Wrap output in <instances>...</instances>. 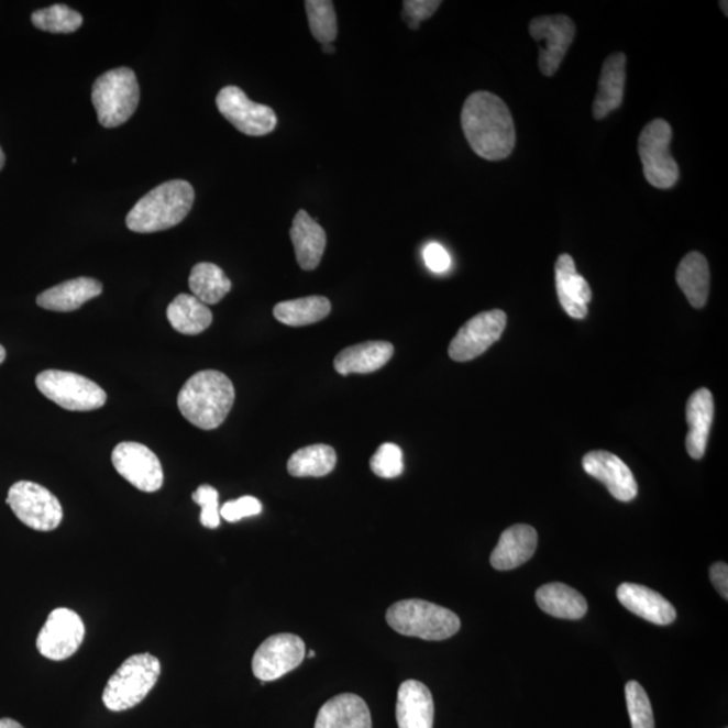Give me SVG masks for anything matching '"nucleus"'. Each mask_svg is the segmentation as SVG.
I'll use <instances>...</instances> for the list:
<instances>
[{
	"label": "nucleus",
	"mask_w": 728,
	"mask_h": 728,
	"mask_svg": "<svg viewBox=\"0 0 728 728\" xmlns=\"http://www.w3.org/2000/svg\"><path fill=\"white\" fill-rule=\"evenodd\" d=\"M462 128L471 148L483 159L503 161L515 151V121L497 95L471 93L463 106Z\"/></svg>",
	"instance_id": "nucleus-1"
},
{
	"label": "nucleus",
	"mask_w": 728,
	"mask_h": 728,
	"mask_svg": "<svg viewBox=\"0 0 728 728\" xmlns=\"http://www.w3.org/2000/svg\"><path fill=\"white\" fill-rule=\"evenodd\" d=\"M234 402V385L227 375L214 369L195 374L177 397L181 415L202 431L222 426Z\"/></svg>",
	"instance_id": "nucleus-2"
},
{
	"label": "nucleus",
	"mask_w": 728,
	"mask_h": 728,
	"mask_svg": "<svg viewBox=\"0 0 728 728\" xmlns=\"http://www.w3.org/2000/svg\"><path fill=\"white\" fill-rule=\"evenodd\" d=\"M195 189L184 180L158 185L136 202L126 218L129 230L152 234L180 224L192 210Z\"/></svg>",
	"instance_id": "nucleus-3"
},
{
	"label": "nucleus",
	"mask_w": 728,
	"mask_h": 728,
	"mask_svg": "<svg viewBox=\"0 0 728 728\" xmlns=\"http://www.w3.org/2000/svg\"><path fill=\"white\" fill-rule=\"evenodd\" d=\"M386 620L399 635L426 641L449 640L461 630V619L455 613L420 599L394 603L386 613Z\"/></svg>",
	"instance_id": "nucleus-4"
},
{
	"label": "nucleus",
	"mask_w": 728,
	"mask_h": 728,
	"mask_svg": "<svg viewBox=\"0 0 728 728\" xmlns=\"http://www.w3.org/2000/svg\"><path fill=\"white\" fill-rule=\"evenodd\" d=\"M161 662L151 653L131 655L112 674L103 691L110 712L122 713L139 706L157 684Z\"/></svg>",
	"instance_id": "nucleus-5"
},
{
	"label": "nucleus",
	"mask_w": 728,
	"mask_h": 728,
	"mask_svg": "<svg viewBox=\"0 0 728 728\" xmlns=\"http://www.w3.org/2000/svg\"><path fill=\"white\" fill-rule=\"evenodd\" d=\"M140 86L130 68L101 75L92 87V104L101 126L113 129L129 121L140 103Z\"/></svg>",
	"instance_id": "nucleus-6"
},
{
	"label": "nucleus",
	"mask_w": 728,
	"mask_h": 728,
	"mask_svg": "<svg viewBox=\"0 0 728 728\" xmlns=\"http://www.w3.org/2000/svg\"><path fill=\"white\" fill-rule=\"evenodd\" d=\"M35 385L47 399L70 411L97 410L107 401V394L98 384L75 373L46 369L37 375Z\"/></svg>",
	"instance_id": "nucleus-7"
},
{
	"label": "nucleus",
	"mask_w": 728,
	"mask_h": 728,
	"mask_svg": "<svg viewBox=\"0 0 728 728\" xmlns=\"http://www.w3.org/2000/svg\"><path fill=\"white\" fill-rule=\"evenodd\" d=\"M671 141L672 128L664 119L648 123L638 140L644 178L659 189H670L679 180V165L670 151Z\"/></svg>",
	"instance_id": "nucleus-8"
},
{
	"label": "nucleus",
	"mask_w": 728,
	"mask_h": 728,
	"mask_svg": "<svg viewBox=\"0 0 728 728\" xmlns=\"http://www.w3.org/2000/svg\"><path fill=\"white\" fill-rule=\"evenodd\" d=\"M8 504L15 517L38 532H52L63 522V506L38 483L22 481L11 486Z\"/></svg>",
	"instance_id": "nucleus-9"
},
{
	"label": "nucleus",
	"mask_w": 728,
	"mask_h": 728,
	"mask_svg": "<svg viewBox=\"0 0 728 728\" xmlns=\"http://www.w3.org/2000/svg\"><path fill=\"white\" fill-rule=\"evenodd\" d=\"M217 106L232 126L249 136H264L277 128V115L272 107L255 103L239 87L220 89Z\"/></svg>",
	"instance_id": "nucleus-10"
},
{
	"label": "nucleus",
	"mask_w": 728,
	"mask_h": 728,
	"mask_svg": "<svg viewBox=\"0 0 728 728\" xmlns=\"http://www.w3.org/2000/svg\"><path fill=\"white\" fill-rule=\"evenodd\" d=\"M85 622L70 608L59 607L47 617L37 637V649L45 659L64 661L74 655L85 641Z\"/></svg>",
	"instance_id": "nucleus-11"
},
{
	"label": "nucleus",
	"mask_w": 728,
	"mask_h": 728,
	"mask_svg": "<svg viewBox=\"0 0 728 728\" xmlns=\"http://www.w3.org/2000/svg\"><path fill=\"white\" fill-rule=\"evenodd\" d=\"M529 33L539 43V67L544 76L556 74L561 63L574 43L576 27L566 15L536 16L529 25Z\"/></svg>",
	"instance_id": "nucleus-12"
},
{
	"label": "nucleus",
	"mask_w": 728,
	"mask_h": 728,
	"mask_svg": "<svg viewBox=\"0 0 728 728\" xmlns=\"http://www.w3.org/2000/svg\"><path fill=\"white\" fill-rule=\"evenodd\" d=\"M506 322L507 316L499 309L487 310L470 319L452 339L449 349L451 360L468 362L481 356L503 337Z\"/></svg>",
	"instance_id": "nucleus-13"
},
{
	"label": "nucleus",
	"mask_w": 728,
	"mask_h": 728,
	"mask_svg": "<svg viewBox=\"0 0 728 728\" xmlns=\"http://www.w3.org/2000/svg\"><path fill=\"white\" fill-rule=\"evenodd\" d=\"M111 459L118 474L139 490L155 493L163 487V464L146 445L126 441L115 446Z\"/></svg>",
	"instance_id": "nucleus-14"
},
{
	"label": "nucleus",
	"mask_w": 728,
	"mask_h": 728,
	"mask_svg": "<svg viewBox=\"0 0 728 728\" xmlns=\"http://www.w3.org/2000/svg\"><path fill=\"white\" fill-rule=\"evenodd\" d=\"M306 659V643L295 635H276L261 644L253 658V673L261 682H274L295 671Z\"/></svg>",
	"instance_id": "nucleus-15"
},
{
	"label": "nucleus",
	"mask_w": 728,
	"mask_h": 728,
	"mask_svg": "<svg viewBox=\"0 0 728 728\" xmlns=\"http://www.w3.org/2000/svg\"><path fill=\"white\" fill-rule=\"evenodd\" d=\"M583 468L608 488L620 503H630L638 494V485L631 470L611 452L593 451L583 457Z\"/></svg>",
	"instance_id": "nucleus-16"
},
{
	"label": "nucleus",
	"mask_w": 728,
	"mask_h": 728,
	"mask_svg": "<svg viewBox=\"0 0 728 728\" xmlns=\"http://www.w3.org/2000/svg\"><path fill=\"white\" fill-rule=\"evenodd\" d=\"M556 289L561 307L571 318L582 320L588 313V302L593 298L589 285L576 272L575 261L569 254L559 256L556 266Z\"/></svg>",
	"instance_id": "nucleus-17"
},
{
	"label": "nucleus",
	"mask_w": 728,
	"mask_h": 728,
	"mask_svg": "<svg viewBox=\"0 0 728 728\" xmlns=\"http://www.w3.org/2000/svg\"><path fill=\"white\" fill-rule=\"evenodd\" d=\"M620 605L654 625L666 626L676 620V608L664 596L641 584L624 583L617 591Z\"/></svg>",
	"instance_id": "nucleus-18"
},
{
	"label": "nucleus",
	"mask_w": 728,
	"mask_h": 728,
	"mask_svg": "<svg viewBox=\"0 0 728 728\" xmlns=\"http://www.w3.org/2000/svg\"><path fill=\"white\" fill-rule=\"evenodd\" d=\"M396 718L398 728H433L434 703L426 684L408 680L399 686Z\"/></svg>",
	"instance_id": "nucleus-19"
},
{
	"label": "nucleus",
	"mask_w": 728,
	"mask_h": 728,
	"mask_svg": "<svg viewBox=\"0 0 728 728\" xmlns=\"http://www.w3.org/2000/svg\"><path fill=\"white\" fill-rule=\"evenodd\" d=\"M539 542L536 529L529 525H515L506 529L495 547L490 563L495 570L510 571L533 558Z\"/></svg>",
	"instance_id": "nucleus-20"
},
{
	"label": "nucleus",
	"mask_w": 728,
	"mask_h": 728,
	"mask_svg": "<svg viewBox=\"0 0 728 728\" xmlns=\"http://www.w3.org/2000/svg\"><path fill=\"white\" fill-rule=\"evenodd\" d=\"M315 728H373L372 714L362 697L338 695L320 708Z\"/></svg>",
	"instance_id": "nucleus-21"
},
{
	"label": "nucleus",
	"mask_w": 728,
	"mask_h": 728,
	"mask_svg": "<svg viewBox=\"0 0 728 728\" xmlns=\"http://www.w3.org/2000/svg\"><path fill=\"white\" fill-rule=\"evenodd\" d=\"M714 421V398L708 389H699L692 394L686 404V422L690 431L686 434V452L695 461L706 453L709 431Z\"/></svg>",
	"instance_id": "nucleus-22"
},
{
	"label": "nucleus",
	"mask_w": 728,
	"mask_h": 728,
	"mask_svg": "<svg viewBox=\"0 0 728 728\" xmlns=\"http://www.w3.org/2000/svg\"><path fill=\"white\" fill-rule=\"evenodd\" d=\"M298 265L304 271H315L320 265L326 252L327 235L324 229L309 217L307 211L297 212L290 229Z\"/></svg>",
	"instance_id": "nucleus-23"
},
{
	"label": "nucleus",
	"mask_w": 728,
	"mask_h": 728,
	"mask_svg": "<svg viewBox=\"0 0 728 728\" xmlns=\"http://www.w3.org/2000/svg\"><path fill=\"white\" fill-rule=\"evenodd\" d=\"M103 291V285L98 279L80 277L65 280V283L53 286L37 297L41 308L53 310V312H74L92 298Z\"/></svg>",
	"instance_id": "nucleus-24"
},
{
	"label": "nucleus",
	"mask_w": 728,
	"mask_h": 728,
	"mask_svg": "<svg viewBox=\"0 0 728 728\" xmlns=\"http://www.w3.org/2000/svg\"><path fill=\"white\" fill-rule=\"evenodd\" d=\"M626 85V56L624 53H614L603 63L598 93L594 100V118L605 119L608 113L619 109L624 101Z\"/></svg>",
	"instance_id": "nucleus-25"
},
{
	"label": "nucleus",
	"mask_w": 728,
	"mask_h": 728,
	"mask_svg": "<svg viewBox=\"0 0 728 728\" xmlns=\"http://www.w3.org/2000/svg\"><path fill=\"white\" fill-rule=\"evenodd\" d=\"M394 354L393 344L387 342H367L352 345L340 351L335 357L339 374H369L386 366Z\"/></svg>",
	"instance_id": "nucleus-26"
},
{
	"label": "nucleus",
	"mask_w": 728,
	"mask_h": 728,
	"mask_svg": "<svg viewBox=\"0 0 728 728\" xmlns=\"http://www.w3.org/2000/svg\"><path fill=\"white\" fill-rule=\"evenodd\" d=\"M536 600L542 611L561 619H581L588 608L584 596L563 583L545 584L537 591Z\"/></svg>",
	"instance_id": "nucleus-27"
},
{
	"label": "nucleus",
	"mask_w": 728,
	"mask_h": 728,
	"mask_svg": "<svg viewBox=\"0 0 728 728\" xmlns=\"http://www.w3.org/2000/svg\"><path fill=\"white\" fill-rule=\"evenodd\" d=\"M676 280L692 307L701 309L706 306L709 294V267L704 255L696 252L686 254L677 267Z\"/></svg>",
	"instance_id": "nucleus-28"
},
{
	"label": "nucleus",
	"mask_w": 728,
	"mask_h": 728,
	"mask_svg": "<svg viewBox=\"0 0 728 728\" xmlns=\"http://www.w3.org/2000/svg\"><path fill=\"white\" fill-rule=\"evenodd\" d=\"M166 316L170 326L183 335H199L212 324L211 309L192 295H178L170 302Z\"/></svg>",
	"instance_id": "nucleus-29"
},
{
	"label": "nucleus",
	"mask_w": 728,
	"mask_h": 728,
	"mask_svg": "<svg viewBox=\"0 0 728 728\" xmlns=\"http://www.w3.org/2000/svg\"><path fill=\"white\" fill-rule=\"evenodd\" d=\"M274 318L285 326L304 327L324 320L331 313V302L327 297L310 296L277 304Z\"/></svg>",
	"instance_id": "nucleus-30"
},
{
	"label": "nucleus",
	"mask_w": 728,
	"mask_h": 728,
	"mask_svg": "<svg viewBox=\"0 0 728 728\" xmlns=\"http://www.w3.org/2000/svg\"><path fill=\"white\" fill-rule=\"evenodd\" d=\"M189 288L197 300L206 306H214L230 294L232 284L222 268L208 264V262H201L190 272Z\"/></svg>",
	"instance_id": "nucleus-31"
},
{
	"label": "nucleus",
	"mask_w": 728,
	"mask_h": 728,
	"mask_svg": "<svg viewBox=\"0 0 728 728\" xmlns=\"http://www.w3.org/2000/svg\"><path fill=\"white\" fill-rule=\"evenodd\" d=\"M337 461V452L332 446L309 445L290 456L288 471L291 476L296 477H321L332 473Z\"/></svg>",
	"instance_id": "nucleus-32"
},
{
	"label": "nucleus",
	"mask_w": 728,
	"mask_h": 728,
	"mask_svg": "<svg viewBox=\"0 0 728 728\" xmlns=\"http://www.w3.org/2000/svg\"><path fill=\"white\" fill-rule=\"evenodd\" d=\"M33 25L43 32L55 34L75 33L82 25V16L65 4L35 11L32 15Z\"/></svg>",
	"instance_id": "nucleus-33"
},
{
	"label": "nucleus",
	"mask_w": 728,
	"mask_h": 728,
	"mask_svg": "<svg viewBox=\"0 0 728 728\" xmlns=\"http://www.w3.org/2000/svg\"><path fill=\"white\" fill-rule=\"evenodd\" d=\"M310 32L320 44H332L338 37V18L330 0H307Z\"/></svg>",
	"instance_id": "nucleus-34"
},
{
	"label": "nucleus",
	"mask_w": 728,
	"mask_h": 728,
	"mask_svg": "<svg viewBox=\"0 0 728 728\" xmlns=\"http://www.w3.org/2000/svg\"><path fill=\"white\" fill-rule=\"evenodd\" d=\"M626 703L632 728H655L652 704L647 691L637 682H629L625 686Z\"/></svg>",
	"instance_id": "nucleus-35"
},
{
	"label": "nucleus",
	"mask_w": 728,
	"mask_h": 728,
	"mask_svg": "<svg viewBox=\"0 0 728 728\" xmlns=\"http://www.w3.org/2000/svg\"><path fill=\"white\" fill-rule=\"evenodd\" d=\"M369 467L375 475L384 479H394L404 473V455L398 445L386 443L382 444L374 453Z\"/></svg>",
	"instance_id": "nucleus-36"
},
{
	"label": "nucleus",
	"mask_w": 728,
	"mask_h": 728,
	"mask_svg": "<svg viewBox=\"0 0 728 728\" xmlns=\"http://www.w3.org/2000/svg\"><path fill=\"white\" fill-rule=\"evenodd\" d=\"M192 499L201 506L200 522L208 529H217L220 525L219 493L210 485H202L192 495Z\"/></svg>",
	"instance_id": "nucleus-37"
},
{
	"label": "nucleus",
	"mask_w": 728,
	"mask_h": 728,
	"mask_svg": "<svg viewBox=\"0 0 728 728\" xmlns=\"http://www.w3.org/2000/svg\"><path fill=\"white\" fill-rule=\"evenodd\" d=\"M262 504L254 497H242L236 500H230L220 507V517L227 522H238L243 518L261 515Z\"/></svg>",
	"instance_id": "nucleus-38"
},
{
	"label": "nucleus",
	"mask_w": 728,
	"mask_h": 728,
	"mask_svg": "<svg viewBox=\"0 0 728 728\" xmlns=\"http://www.w3.org/2000/svg\"><path fill=\"white\" fill-rule=\"evenodd\" d=\"M439 0H405L404 18L411 30L420 27L422 21L429 20L440 8Z\"/></svg>",
	"instance_id": "nucleus-39"
},
{
	"label": "nucleus",
	"mask_w": 728,
	"mask_h": 728,
	"mask_svg": "<svg viewBox=\"0 0 728 728\" xmlns=\"http://www.w3.org/2000/svg\"><path fill=\"white\" fill-rule=\"evenodd\" d=\"M423 261L429 271L438 274L449 272L452 264L451 255L439 243H429L423 249Z\"/></svg>",
	"instance_id": "nucleus-40"
},
{
	"label": "nucleus",
	"mask_w": 728,
	"mask_h": 728,
	"mask_svg": "<svg viewBox=\"0 0 728 728\" xmlns=\"http://www.w3.org/2000/svg\"><path fill=\"white\" fill-rule=\"evenodd\" d=\"M709 577L718 593L728 599V566L726 563H716L709 569Z\"/></svg>",
	"instance_id": "nucleus-41"
},
{
	"label": "nucleus",
	"mask_w": 728,
	"mask_h": 728,
	"mask_svg": "<svg viewBox=\"0 0 728 728\" xmlns=\"http://www.w3.org/2000/svg\"><path fill=\"white\" fill-rule=\"evenodd\" d=\"M0 728H25L22 725L18 724V721L9 718H3L0 719Z\"/></svg>",
	"instance_id": "nucleus-42"
},
{
	"label": "nucleus",
	"mask_w": 728,
	"mask_h": 728,
	"mask_svg": "<svg viewBox=\"0 0 728 728\" xmlns=\"http://www.w3.org/2000/svg\"><path fill=\"white\" fill-rule=\"evenodd\" d=\"M4 163H5V155L2 151V147H0V170L3 169Z\"/></svg>",
	"instance_id": "nucleus-43"
},
{
	"label": "nucleus",
	"mask_w": 728,
	"mask_h": 728,
	"mask_svg": "<svg viewBox=\"0 0 728 728\" xmlns=\"http://www.w3.org/2000/svg\"><path fill=\"white\" fill-rule=\"evenodd\" d=\"M322 47H324L322 51L326 53H335V47H333L332 44L322 45Z\"/></svg>",
	"instance_id": "nucleus-44"
},
{
	"label": "nucleus",
	"mask_w": 728,
	"mask_h": 728,
	"mask_svg": "<svg viewBox=\"0 0 728 728\" xmlns=\"http://www.w3.org/2000/svg\"><path fill=\"white\" fill-rule=\"evenodd\" d=\"M5 360V350L3 349V345H0V364H2Z\"/></svg>",
	"instance_id": "nucleus-45"
},
{
	"label": "nucleus",
	"mask_w": 728,
	"mask_h": 728,
	"mask_svg": "<svg viewBox=\"0 0 728 728\" xmlns=\"http://www.w3.org/2000/svg\"><path fill=\"white\" fill-rule=\"evenodd\" d=\"M315 655H316V653L313 652V650H312V652H309V658H310V659H313Z\"/></svg>",
	"instance_id": "nucleus-46"
}]
</instances>
